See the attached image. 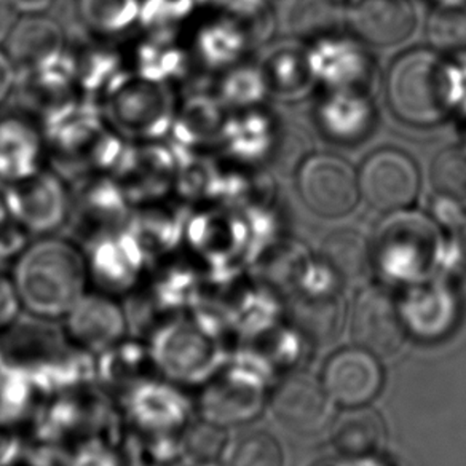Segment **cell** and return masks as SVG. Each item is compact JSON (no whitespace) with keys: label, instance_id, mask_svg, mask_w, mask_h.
<instances>
[{"label":"cell","instance_id":"6da1fadb","mask_svg":"<svg viewBox=\"0 0 466 466\" xmlns=\"http://www.w3.org/2000/svg\"><path fill=\"white\" fill-rule=\"evenodd\" d=\"M8 277L23 313L55 323L90 289L84 247L58 233L27 241Z\"/></svg>","mask_w":466,"mask_h":466},{"label":"cell","instance_id":"7a4b0ae2","mask_svg":"<svg viewBox=\"0 0 466 466\" xmlns=\"http://www.w3.org/2000/svg\"><path fill=\"white\" fill-rule=\"evenodd\" d=\"M387 97L393 114L415 127L440 124L452 106V80L434 52L414 48L391 63Z\"/></svg>","mask_w":466,"mask_h":466},{"label":"cell","instance_id":"3957f363","mask_svg":"<svg viewBox=\"0 0 466 466\" xmlns=\"http://www.w3.org/2000/svg\"><path fill=\"white\" fill-rule=\"evenodd\" d=\"M181 96L173 85L131 76L103 104L110 127L131 143L169 139Z\"/></svg>","mask_w":466,"mask_h":466},{"label":"cell","instance_id":"277c9868","mask_svg":"<svg viewBox=\"0 0 466 466\" xmlns=\"http://www.w3.org/2000/svg\"><path fill=\"white\" fill-rule=\"evenodd\" d=\"M147 343L158 376L187 391L219 370L218 343L186 313L162 326Z\"/></svg>","mask_w":466,"mask_h":466},{"label":"cell","instance_id":"5b68a950","mask_svg":"<svg viewBox=\"0 0 466 466\" xmlns=\"http://www.w3.org/2000/svg\"><path fill=\"white\" fill-rule=\"evenodd\" d=\"M2 187L10 219L29 238L55 235L69 224L71 182L50 165L37 175Z\"/></svg>","mask_w":466,"mask_h":466},{"label":"cell","instance_id":"8992f818","mask_svg":"<svg viewBox=\"0 0 466 466\" xmlns=\"http://www.w3.org/2000/svg\"><path fill=\"white\" fill-rule=\"evenodd\" d=\"M118 408L125 425L135 433H181L195 417L190 391L160 376L135 385Z\"/></svg>","mask_w":466,"mask_h":466},{"label":"cell","instance_id":"52a82bcc","mask_svg":"<svg viewBox=\"0 0 466 466\" xmlns=\"http://www.w3.org/2000/svg\"><path fill=\"white\" fill-rule=\"evenodd\" d=\"M82 247L91 289L110 296H127L143 281L152 267L143 247L127 227L99 235Z\"/></svg>","mask_w":466,"mask_h":466},{"label":"cell","instance_id":"ba28073f","mask_svg":"<svg viewBox=\"0 0 466 466\" xmlns=\"http://www.w3.org/2000/svg\"><path fill=\"white\" fill-rule=\"evenodd\" d=\"M72 186V184H71ZM133 203L114 176L93 175L72 186L69 224L80 245L128 226Z\"/></svg>","mask_w":466,"mask_h":466},{"label":"cell","instance_id":"9c48e42d","mask_svg":"<svg viewBox=\"0 0 466 466\" xmlns=\"http://www.w3.org/2000/svg\"><path fill=\"white\" fill-rule=\"evenodd\" d=\"M298 188L305 207L330 219L351 213L361 197L355 169L332 154L307 157L299 168Z\"/></svg>","mask_w":466,"mask_h":466},{"label":"cell","instance_id":"30bf717a","mask_svg":"<svg viewBox=\"0 0 466 466\" xmlns=\"http://www.w3.org/2000/svg\"><path fill=\"white\" fill-rule=\"evenodd\" d=\"M358 184L370 207L395 213L414 205L420 194V171L404 150L383 147L364 160Z\"/></svg>","mask_w":466,"mask_h":466},{"label":"cell","instance_id":"8fae6325","mask_svg":"<svg viewBox=\"0 0 466 466\" xmlns=\"http://www.w3.org/2000/svg\"><path fill=\"white\" fill-rule=\"evenodd\" d=\"M72 349L59 323L25 313L0 332V350L5 364L26 370L37 387Z\"/></svg>","mask_w":466,"mask_h":466},{"label":"cell","instance_id":"7c38bea8","mask_svg":"<svg viewBox=\"0 0 466 466\" xmlns=\"http://www.w3.org/2000/svg\"><path fill=\"white\" fill-rule=\"evenodd\" d=\"M74 349L97 355L130 336L122 298L88 289L59 321Z\"/></svg>","mask_w":466,"mask_h":466},{"label":"cell","instance_id":"4fadbf2b","mask_svg":"<svg viewBox=\"0 0 466 466\" xmlns=\"http://www.w3.org/2000/svg\"><path fill=\"white\" fill-rule=\"evenodd\" d=\"M50 162L39 116L26 112L0 116V184H14L46 169Z\"/></svg>","mask_w":466,"mask_h":466},{"label":"cell","instance_id":"5bb4252c","mask_svg":"<svg viewBox=\"0 0 466 466\" xmlns=\"http://www.w3.org/2000/svg\"><path fill=\"white\" fill-rule=\"evenodd\" d=\"M190 395L195 417L218 427L247 423L259 412V395L243 370H218Z\"/></svg>","mask_w":466,"mask_h":466},{"label":"cell","instance_id":"9a60e30c","mask_svg":"<svg viewBox=\"0 0 466 466\" xmlns=\"http://www.w3.org/2000/svg\"><path fill=\"white\" fill-rule=\"evenodd\" d=\"M124 52L131 76L176 88L187 82L195 69L187 46L175 34L137 31L127 40Z\"/></svg>","mask_w":466,"mask_h":466},{"label":"cell","instance_id":"2e32d148","mask_svg":"<svg viewBox=\"0 0 466 466\" xmlns=\"http://www.w3.org/2000/svg\"><path fill=\"white\" fill-rule=\"evenodd\" d=\"M279 423L299 436L323 433L334 420V404L323 385L309 376L288 377L272 396Z\"/></svg>","mask_w":466,"mask_h":466},{"label":"cell","instance_id":"e0dca14e","mask_svg":"<svg viewBox=\"0 0 466 466\" xmlns=\"http://www.w3.org/2000/svg\"><path fill=\"white\" fill-rule=\"evenodd\" d=\"M351 330L353 340L374 357L393 355L406 339L400 309L380 288H370L358 296Z\"/></svg>","mask_w":466,"mask_h":466},{"label":"cell","instance_id":"ac0fdd59","mask_svg":"<svg viewBox=\"0 0 466 466\" xmlns=\"http://www.w3.org/2000/svg\"><path fill=\"white\" fill-rule=\"evenodd\" d=\"M187 213V205L176 197L133 207L127 228L137 237L150 264L181 251Z\"/></svg>","mask_w":466,"mask_h":466},{"label":"cell","instance_id":"d6986e66","mask_svg":"<svg viewBox=\"0 0 466 466\" xmlns=\"http://www.w3.org/2000/svg\"><path fill=\"white\" fill-rule=\"evenodd\" d=\"M78 95L90 103L101 104L131 77L124 48L116 42L96 40L69 46Z\"/></svg>","mask_w":466,"mask_h":466},{"label":"cell","instance_id":"ffe728a7","mask_svg":"<svg viewBox=\"0 0 466 466\" xmlns=\"http://www.w3.org/2000/svg\"><path fill=\"white\" fill-rule=\"evenodd\" d=\"M323 387L330 400L347 408H360L372 401L382 389V370L370 351L343 350L326 364Z\"/></svg>","mask_w":466,"mask_h":466},{"label":"cell","instance_id":"44dd1931","mask_svg":"<svg viewBox=\"0 0 466 466\" xmlns=\"http://www.w3.org/2000/svg\"><path fill=\"white\" fill-rule=\"evenodd\" d=\"M157 376L149 343L143 339L128 336L95 355V385L116 404L135 385Z\"/></svg>","mask_w":466,"mask_h":466},{"label":"cell","instance_id":"7402d4cb","mask_svg":"<svg viewBox=\"0 0 466 466\" xmlns=\"http://www.w3.org/2000/svg\"><path fill=\"white\" fill-rule=\"evenodd\" d=\"M67 46L65 31L58 21L44 15H31L12 27L5 52L18 74H25L58 58Z\"/></svg>","mask_w":466,"mask_h":466},{"label":"cell","instance_id":"603a6c76","mask_svg":"<svg viewBox=\"0 0 466 466\" xmlns=\"http://www.w3.org/2000/svg\"><path fill=\"white\" fill-rule=\"evenodd\" d=\"M350 26L370 46H396L414 31V8L408 0H363L350 14Z\"/></svg>","mask_w":466,"mask_h":466},{"label":"cell","instance_id":"cb8c5ba5","mask_svg":"<svg viewBox=\"0 0 466 466\" xmlns=\"http://www.w3.org/2000/svg\"><path fill=\"white\" fill-rule=\"evenodd\" d=\"M222 130H226V127H222L220 101L198 93L181 97L169 141L181 149L200 152L207 144L213 143Z\"/></svg>","mask_w":466,"mask_h":466},{"label":"cell","instance_id":"d4e9b609","mask_svg":"<svg viewBox=\"0 0 466 466\" xmlns=\"http://www.w3.org/2000/svg\"><path fill=\"white\" fill-rule=\"evenodd\" d=\"M77 14L93 39L128 40L139 31L141 0H77Z\"/></svg>","mask_w":466,"mask_h":466},{"label":"cell","instance_id":"484cf974","mask_svg":"<svg viewBox=\"0 0 466 466\" xmlns=\"http://www.w3.org/2000/svg\"><path fill=\"white\" fill-rule=\"evenodd\" d=\"M319 254L324 264L347 283H361L370 277V248L357 230L343 228L330 233L321 245Z\"/></svg>","mask_w":466,"mask_h":466},{"label":"cell","instance_id":"4316f807","mask_svg":"<svg viewBox=\"0 0 466 466\" xmlns=\"http://www.w3.org/2000/svg\"><path fill=\"white\" fill-rule=\"evenodd\" d=\"M385 441L382 417L370 408L351 409L332 425V442L345 457H366Z\"/></svg>","mask_w":466,"mask_h":466},{"label":"cell","instance_id":"83f0119b","mask_svg":"<svg viewBox=\"0 0 466 466\" xmlns=\"http://www.w3.org/2000/svg\"><path fill=\"white\" fill-rule=\"evenodd\" d=\"M44 395L26 370L4 366L0 370V423L25 427Z\"/></svg>","mask_w":466,"mask_h":466},{"label":"cell","instance_id":"f1b7e54d","mask_svg":"<svg viewBox=\"0 0 466 466\" xmlns=\"http://www.w3.org/2000/svg\"><path fill=\"white\" fill-rule=\"evenodd\" d=\"M342 305L334 298H296L291 305V321L313 342L336 339L342 319Z\"/></svg>","mask_w":466,"mask_h":466},{"label":"cell","instance_id":"f546056e","mask_svg":"<svg viewBox=\"0 0 466 466\" xmlns=\"http://www.w3.org/2000/svg\"><path fill=\"white\" fill-rule=\"evenodd\" d=\"M228 441L230 436L227 428L194 417L181 431L182 463L194 466L224 460Z\"/></svg>","mask_w":466,"mask_h":466},{"label":"cell","instance_id":"4dcf8cb0","mask_svg":"<svg viewBox=\"0 0 466 466\" xmlns=\"http://www.w3.org/2000/svg\"><path fill=\"white\" fill-rule=\"evenodd\" d=\"M224 461L228 466H283V453L272 434L253 430L230 438Z\"/></svg>","mask_w":466,"mask_h":466},{"label":"cell","instance_id":"1f68e13d","mask_svg":"<svg viewBox=\"0 0 466 466\" xmlns=\"http://www.w3.org/2000/svg\"><path fill=\"white\" fill-rule=\"evenodd\" d=\"M197 0H141L139 31L181 35L197 15Z\"/></svg>","mask_w":466,"mask_h":466},{"label":"cell","instance_id":"d6a6232c","mask_svg":"<svg viewBox=\"0 0 466 466\" xmlns=\"http://www.w3.org/2000/svg\"><path fill=\"white\" fill-rule=\"evenodd\" d=\"M431 184L438 194L451 200L466 198V154L457 147L441 150L431 165Z\"/></svg>","mask_w":466,"mask_h":466},{"label":"cell","instance_id":"836d02e7","mask_svg":"<svg viewBox=\"0 0 466 466\" xmlns=\"http://www.w3.org/2000/svg\"><path fill=\"white\" fill-rule=\"evenodd\" d=\"M428 40L442 53L466 52V8H441L428 21Z\"/></svg>","mask_w":466,"mask_h":466},{"label":"cell","instance_id":"e575fe53","mask_svg":"<svg viewBox=\"0 0 466 466\" xmlns=\"http://www.w3.org/2000/svg\"><path fill=\"white\" fill-rule=\"evenodd\" d=\"M305 270V253L296 245H285L267 254L262 277L275 289H292Z\"/></svg>","mask_w":466,"mask_h":466},{"label":"cell","instance_id":"d590c367","mask_svg":"<svg viewBox=\"0 0 466 466\" xmlns=\"http://www.w3.org/2000/svg\"><path fill=\"white\" fill-rule=\"evenodd\" d=\"M124 449L104 438H85L66 449L63 466H124Z\"/></svg>","mask_w":466,"mask_h":466},{"label":"cell","instance_id":"8d00e7d4","mask_svg":"<svg viewBox=\"0 0 466 466\" xmlns=\"http://www.w3.org/2000/svg\"><path fill=\"white\" fill-rule=\"evenodd\" d=\"M26 447L23 428L0 423V466H14Z\"/></svg>","mask_w":466,"mask_h":466},{"label":"cell","instance_id":"74e56055","mask_svg":"<svg viewBox=\"0 0 466 466\" xmlns=\"http://www.w3.org/2000/svg\"><path fill=\"white\" fill-rule=\"evenodd\" d=\"M21 315L23 310L12 279L8 275H4L0 277V332L12 326Z\"/></svg>","mask_w":466,"mask_h":466},{"label":"cell","instance_id":"f35d334b","mask_svg":"<svg viewBox=\"0 0 466 466\" xmlns=\"http://www.w3.org/2000/svg\"><path fill=\"white\" fill-rule=\"evenodd\" d=\"M18 78V71L5 50L0 48V106L12 95Z\"/></svg>","mask_w":466,"mask_h":466},{"label":"cell","instance_id":"ab89813d","mask_svg":"<svg viewBox=\"0 0 466 466\" xmlns=\"http://www.w3.org/2000/svg\"><path fill=\"white\" fill-rule=\"evenodd\" d=\"M459 247L461 251V258L466 264V219L461 220L459 228Z\"/></svg>","mask_w":466,"mask_h":466},{"label":"cell","instance_id":"60d3db41","mask_svg":"<svg viewBox=\"0 0 466 466\" xmlns=\"http://www.w3.org/2000/svg\"><path fill=\"white\" fill-rule=\"evenodd\" d=\"M125 463L124 466H163V465H152V463H143V461H137V460L128 459L127 455H125Z\"/></svg>","mask_w":466,"mask_h":466},{"label":"cell","instance_id":"b9f144b4","mask_svg":"<svg viewBox=\"0 0 466 466\" xmlns=\"http://www.w3.org/2000/svg\"><path fill=\"white\" fill-rule=\"evenodd\" d=\"M194 466H228L224 460H216V461H205V463H198Z\"/></svg>","mask_w":466,"mask_h":466},{"label":"cell","instance_id":"7bdbcfd3","mask_svg":"<svg viewBox=\"0 0 466 466\" xmlns=\"http://www.w3.org/2000/svg\"><path fill=\"white\" fill-rule=\"evenodd\" d=\"M18 2H20V4H29L31 7L34 5V8H35V5H37L39 2H44V0H18Z\"/></svg>","mask_w":466,"mask_h":466},{"label":"cell","instance_id":"ee69618b","mask_svg":"<svg viewBox=\"0 0 466 466\" xmlns=\"http://www.w3.org/2000/svg\"><path fill=\"white\" fill-rule=\"evenodd\" d=\"M313 466H336L334 463H330V461H318Z\"/></svg>","mask_w":466,"mask_h":466},{"label":"cell","instance_id":"f6af8a7d","mask_svg":"<svg viewBox=\"0 0 466 466\" xmlns=\"http://www.w3.org/2000/svg\"><path fill=\"white\" fill-rule=\"evenodd\" d=\"M4 366H5V361H4V357H2V350H0V370H4Z\"/></svg>","mask_w":466,"mask_h":466}]
</instances>
